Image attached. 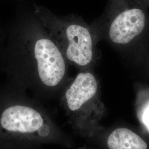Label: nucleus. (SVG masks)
Instances as JSON below:
<instances>
[{
    "label": "nucleus",
    "mask_w": 149,
    "mask_h": 149,
    "mask_svg": "<svg viewBox=\"0 0 149 149\" xmlns=\"http://www.w3.org/2000/svg\"><path fill=\"white\" fill-rule=\"evenodd\" d=\"M0 67L38 100L59 98L71 79L69 65L33 12L0 29Z\"/></svg>",
    "instance_id": "f257e3e1"
},
{
    "label": "nucleus",
    "mask_w": 149,
    "mask_h": 149,
    "mask_svg": "<svg viewBox=\"0 0 149 149\" xmlns=\"http://www.w3.org/2000/svg\"><path fill=\"white\" fill-rule=\"evenodd\" d=\"M0 141L54 145L71 148L72 138L27 90L7 80L0 87Z\"/></svg>",
    "instance_id": "f03ea898"
},
{
    "label": "nucleus",
    "mask_w": 149,
    "mask_h": 149,
    "mask_svg": "<svg viewBox=\"0 0 149 149\" xmlns=\"http://www.w3.org/2000/svg\"><path fill=\"white\" fill-rule=\"evenodd\" d=\"M148 9L143 0H108L91 26L100 42L134 61L149 37Z\"/></svg>",
    "instance_id": "7ed1b4c3"
},
{
    "label": "nucleus",
    "mask_w": 149,
    "mask_h": 149,
    "mask_svg": "<svg viewBox=\"0 0 149 149\" xmlns=\"http://www.w3.org/2000/svg\"><path fill=\"white\" fill-rule=\"evenodd\" d=\"M33 13L56 44L69 65L79 71L93 70L101 53L100 40L91 24L74 13L58 16L42 6L34 4Z\"/></svg>",
    "instance_id": "20e7f679"
},
{
    "label": "nucleus",
    "mask_w": 149,
    "mask_h": 149,
    "mask_svg": "<svg viewBox=\"0 0 149 149\" xmlns=\"http://www.w3.org/2000/svg\"><path fill=\"white\" fill-rule=\"evenodd\" d=\"M68 122L75 133L92 136L104 111L100 84L93 70L79 71L65 86L59 97Z\"/></svg>",
    "instance_id": "39448f33"
},
{
    "label": "nucleus",
    "mask_w": 149,
    "mask_h": 149,
    "mask_svg": "<svg viewBox=\"0 0 149 149\" xmlns=\"http://www.w3.org/2000/svg\"><path fill=\"white\" fill-rule=\"evenodd\" d=\"M108 149H147L148 145L138 134L127 128H117L106 140Z\"/></svg>",
    "instance_id": "423d86ee"
},
{
    "label": "nucleus",
    "mask_w": 149,
    "mask_h": 149,
    "mask_svg": "<svg viewBox=\"0 0 149 149\" xmlns=\"http://www.w3.org/2000/svg\"><path fill=\"white\" fill-rule=\"evenodd\" d=\"M0 149H43L42 146L30 143L0 141Z\"/></svg>",
    "instance_id": "0eeeda50"
},
{
    "label": "nucleus",
    "mask_w": 149,
    "mask_h": 149,
    "mask_svg": "<svg viewBox=\"0 0 149 149\" xmlns=\"http://www.w3.org/2000/svg\"><path fill=\"white\" fill-rule=\"evenodd\" d=\"M134 61L140 65L149 74V37Z\"/></svg>",
    "instance_id": "6e6552de"
},
{
    "label": "nucleus",
    "mask_w": 149,
    "mask_h": 149,
    "mask_svg": "<svg viewBox=\"0 0 149 149\" xmlns=\"http://www.w3.org/2000/svg\"><path fill=\"white\" fill-rule=\"evenodd\" d=\"M143 119L146 128L149 130V99L144 104L143 110Z\"/></svg>",
    "instance_id": "1a4fd4ad"
},
{
    "label": "nucleus",
    "mask_w": 149,
    "mask_h": 149,
    "mask_svg": "<svg viewBox=\"0 0 149 149\" xmlns=\"http://www.w3.org/2000/svg\"><path fill=\"white\" fill-rule=\"evenodd\" d=\"M143 1H144V3L146 4V5L148 7V8H149V0H143Z\"/></svg>",
    "instance_id": "9d476101"
}]
</instances>
